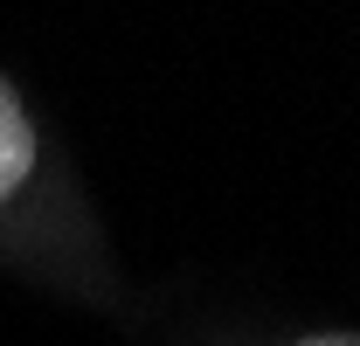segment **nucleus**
<instances>
[{"instance_id": "nucleus-1", "label": "nucleus", "mask_w": 360, "mask_h": 346, "mask_svg": "<svg viewBox=\"0 0 360 346\" xmlns=\"http://www.w3.org/2000/svg\"><path fill=\"white\" fill-rule=\"evenodd\" d=\"M28 160H35V132H28V118H21V104H14V90L0 84V201L21 187V173H28Z\"/></svg>"}, {"instance_id": "nucleus-2", "label": "nucleus", "mask_w": 360, "mask_h": 346, "mask_svg": "<svg viewBox=\"0 0 360 346\" xmlns=\"http://www.w3.org/2000/svg\"><path fill=\"white\" fill-rule=\"evenodd\" d=\"M305 346H360V340H305Z\"/></svg>"}]
</instances>
